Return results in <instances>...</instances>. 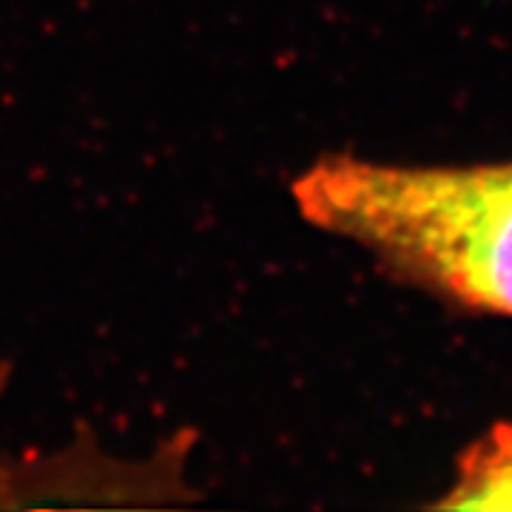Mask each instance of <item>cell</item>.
Returning <instances> with one entry per match:
<instances>
[{
  "label": "cell",
  "mask_w": 512,
  "mask_h": 512,
  "mask_svg": "<svg viewBox=\"0 0 512 512\" xmlns=\"http://www.w3.org/2000/svg\"><path fill=\"white\" fill-rule=\"evenodd\" d=\"M302 214L365 248L393 279L444 305L512 322V160L311 168Z\"/></svg>",
  "instance_id": "obj_1"
},
{
  "label": "cell",
  "mask_w": 512,
  "mask_h": 512,
  "mask_svg": "<svg viewBox=\"0 0 512 512\" xmlns=\"http://www.w3.org/2000/svg\"><path fill=\"white\" fill-rule=\"evenodd\" d=\"M436 510H512V421H495L456 458Z\"/></svg>",
  "instance_id": "obj_2"
}]
</instances>
